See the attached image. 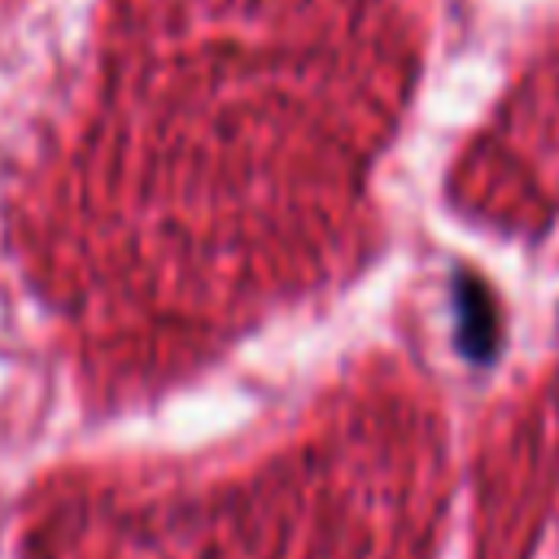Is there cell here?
I'll use <instances>...</instances> for the list:
<instances>
[{
	"label": "cell",
	"mask_w": 559,
	"mask_h": 559,
	"mask_svg": "<svg viewBox=\"0 0 559 559\" xmlns=\"http://www.w3.org/2000/svg\"><path fill=\"white\" fill-rule=\"evenodd\" d=\"M454 306H459V341H463V349L472 354V358H489L493 354V332H498V323H493V306H489V297L480 293V284L476 280H459V293H454Z\"/></svg>",
	"instance_id": "6da1fadb"
}]
</instances>
